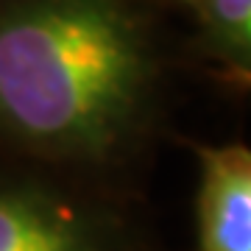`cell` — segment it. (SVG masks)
Returning <instances> with one entry per match:
<instances>
[{
	"label": "cell",
	"mask_w": 251,
	"mask_h": 251,
	"mask_svg": "<svg viewBox=\"0 0 251 251\" xmlns=\"http://www.w3.org/2000/svg\"><path fill=\"white\" fill-rule=\"evenodd\" d=\"M198 251H251V151L243 143L196 145Z\"/></svg>",
	"instance_id": "3957f363"
},
{
	"label": "cell",
	"mask_w": 251,
	"mask_h": 251,
	"mask_svg": "<svg viewBox=\"0 0 251 251\" xmlns=\"http://www.w3.org/2000/svg\"><path fill=\"white\" fill-rule=\"evenodd\" d=\"M204 31L212 59L246 84L251 75V0H206Z\"/></svg>",
	"instance_id": "277c9868"
},
{
	"label": "cell",
	"mask_w": 251,
	"mask_h": 251,
	"mask_svg": "<svg viewBox=\"0 0 251 251\" xmlns=\"http://www.w3.org/2000/svg\"><path fill=\"white\" fill-rule=\"evenodd\" d=\"M0 251H128L123 221L39 176L0 179Z\"/></svg>",
	"instance_id": "7a4b0ae2"
},
{
	"label": "cell",
	"mask_w": 251,
	"mask_h": 251,
	"mask_svg": "<svg viewBox=\"0 0 251 251\" xmlns=\"http://www.w3.org/2000/svg\"><path fill=\"white\" fill-rule=\"evenodd\" d=\"M153 59L120 0L0 6V137L56 165L100 168L151 123Z\"/></svg>",
	"instance_id": "6da1fadb"
}]
</instances>
